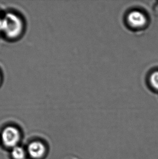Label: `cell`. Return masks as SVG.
Listing matches in <instances>:
<instances>
[{
  "mask_svg": "<svg viewBox=\"0 0 158 159\" xmlns=\"http://www.w3.org/2000/svg\"><path fill=\"white\" fill-rule=\"evenodd\" d=\"M23 27L21 19L14 13H7L3 18L1 31L9 38L14 39L19 37L21 34Z\"/></svg>",
  "mask_w": 158,
  "mask_h": 159,
  "instance_id": "obj_1",
  "label": "cell"
},
{
  "mask_svg": "<svg viewBox=\"0 0 158 159\" xmlns=\"http://www.w3.org/2000/svg\"><path fill=\"white\" fill-rule=\"evenodd\" d=\"M2 139L5 146L14 148L19 141V131L14 127H7L2 132Z\"/></svg>",
  "mask_w": 158,
  "mask_h": 159,
  "instance_id": "obj_2",
  "label": "cell"
},
{
  "mask_svg": "<svg viewBox=\"0 0 158 159\" xmlns=\"http://www.w3.org/2000/svg\"><path fill=\"white\" fill-rule=\"evenodd\" d=\"M127 22L134 28H143L147 24V18L144 13L139 11H133L127 15Z\"/></svg>",
  "mask_w": 158,
  "mask_h": 159,
  "instance_id": "obj_3",
  "label": "cell"
},
{
  "mask_svg": "<svg viewBox=\"0 0 158 159\" xmlns=\"http://www.w3.org/2000/svg\"><path fill=\"white\" fill-rule=\"evenodd\" d=\"M46 148L45 146L41 142H34L28 146V152L32 157L39 159L45 154Z\"/></svg>",
  "mask_w": 158,
  "mask_h": 159,
  "instance_id": "obj_4",
  "label": "cell"
},
{
  "mask_svg": "<svg viewBox=\"0 0 158 159\" xmlns=\"http://www.w3.org/2000/svg\"><path fill=\"white\" fill-rule=\"evenodd\" d=\"M11 155L14 159H24L25 157V152L21 147L16 146L13 148Z\"/></svg>",
  "mask_w": 158,
  "mask_h": 159,
  "instance_id": "obj_5",
  "label": "cell"
},
{
  "mask_svg": "<svg viewBox=\"0 0 158 159\" xmlns=\"http://www.w3.org/2000/svg\"><path fill=\"white\" fill-rule=\"evenodd\" d=\"M150 83L155 90L158 91V71H154L150 75Z\"/></svg>",
  "mask_w": 158,
  "mask_h": 159,
  "instance_id": "obj_6",
  "label": "cell"
},
{
  "mask_svg": "<svg viewBox=\"0 0 158 159\" xmlns=\"http://www.w3.org/2000/svg\"><path fill=\"white\" fill-rule=\"evenodd\" d=\"M2 24H3V18L0 17V31L2 30Z\"/></svg>",
  "mask_w": 158,
  "mask_h": 159,
  "instance_id": "obj_7",
  "label": "cell"
},
{
  "mask_svg": "<svg viewBox=\"0 0 158 159\" xmlns=\"http://www.w3.org/2000/svg\"><path fill=\"white\" fill-rule=\"evenodd\" d=\"M0 80H1V79H0Z\"/></svg>",
  "mask_w": 158,
  "mask_h": 159,
  "instance_id": "obj_8",
  "label": "cell"
}]
</instances>
